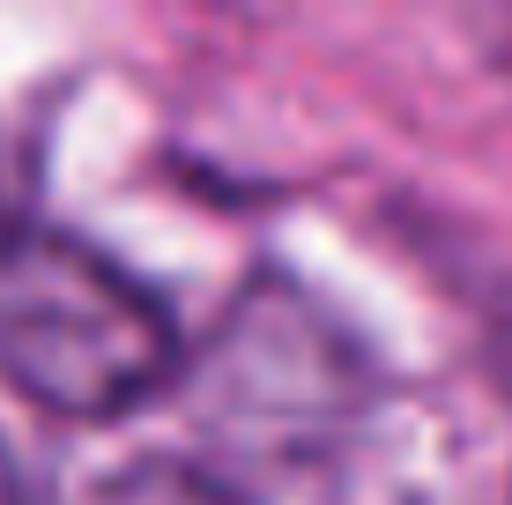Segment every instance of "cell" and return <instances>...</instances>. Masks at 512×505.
Wrapping results in <instances>:
<instances>
[{"label": "cell", "instance_id": "6da1fadb", "mask_svg": "<svg viewBox=\"0 0 512 505\" xmlns=\"http://www.w3.org/2000/svg\"><path fill=\"white\" fill-rule=\"evenodd\" d=\"M186 364L171 312L67 231H0V379L67 424H112Z\"/></svg>", "mask_w": 512, "mask_h": 505}, {"label": "cell", "instance_id": "7a4b0ae2", "mask_svg": "<svg viewBox=\"0 0 512 505\" xmlns=\"http://www.w3.org/2000/svg\"><path fill=\"white\" fill-rule=\"evenodd\" d=\"M179 379H193L201 424L245 454H305L364 416L357 357L297 290H253Z\"/></svg>", "mask_w": 512, "mask_h": 505}, {"label": "cell", "instance_id": "3957f363", "mask_svg": "<svg viewBox=\"0 0 512 505\" xmlns=\"http://www.w3.org/2000/svg\"><path fill=\"white\" fill-rule=\"evenodd\" d=\"M75 505H253L231 476H216L208 461L186 454H127L104 476H90V491Z\"/></svg>", "mask_w": 512, "mask_h": 505}, {"label": "cell", "instance_id": "277c9868", "mask_svg": "<svg viewBox=\"0 0 512 505\" xmlns=\"http://www.w3.org/2000/svg\"><path fill=\"white\" fill-rule=\"evenodd\" d=\"M0 505H45L38 491H30V476H23V461H15L8 439H0Z\"/></svg>", "mask_w": 512, "mask_h": 505}, {"label": "cell", "instance_id": "5b68a950", "mask_svg": "<svg viewBox=\"0 0 512 505\" xmlns=\"http://www.w3.org/2000/svg\"><path fill=\"white\" fill-rule=\"evenodd\" d=\"M505 394H512V357H505ZM498 505H512V446H505V483H498Z\"/></svg>", "mask_w": 512, "mask_h": 505}, {"label": "cell", "instance_id": "8992f818", "mask_svg": "<svg viewBox=\"0 0 512 505\" xmlns=\"http://www.w3.org/2000/svg\"><path fill=\"white\" fill-rule=\"evenodd\" d=\"M0 231H8V216H0Z\"/></svg>", "mask_w": 512, "mask_h": 505}]
</instances>
